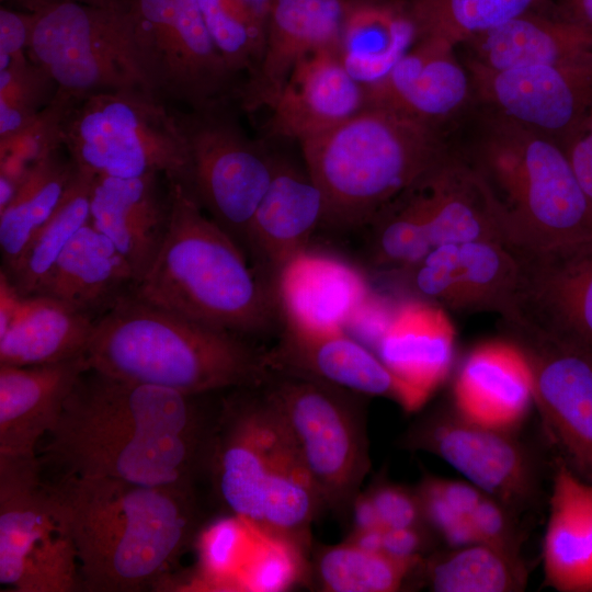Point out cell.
<instances>
[{"label":"cell","mask_w":592,"mask_h":592,"mask_svg":"<svg viewBox=\"0 0 592 592\" xmlns=\"http://www.w3.org/2000/svg\"><path fill=\"white\" fill-rule=\"evenodd\" d=\"M201 396L89 368L46 436L43 459L62 476L194 487L206 473L216 415Z\"/></svg>","instance_id":"1"},{"label":"cell","mask_w":592,"mask_h":592,"mask_svg":"<svg viewBox=\"0 0 592 592\" xmlns=\"http://www.w3.org/2000/svg\"><path fill=\"white\" fill-rule=\"evenodd\" d=\"M76 545L81 588L136 592L162 582L201 528L194 487L109 477L55 482Z\"/></svg>","instance_id":"2"},{"label":"cell","mask_w":592,"mask_h":592,"mask_svg":"<svg viewBox=\"0 0 592 592\" xmlns=\"http://www.w3.org/2000/svg\"><path fill=\"white\" fill-rule=\"evenodd\" d=\"M205 474L227 514L309 553L312 523L326 508L263 385L223 399Z\"/></svg>","instance_id":"3"},{"label":"cell","mask_w":592,"mask_h":592,"mask_svg":"<svg viewBox=\"0 0 592 592\" xmlns=\"http://www.w3.org/2000/svg\"><path fill=\"white\" fill-rule=\"evenodd\" d=\"M87 357L92 369L187 395L259 387L272 375L266 352L246 337L134 292L95 320Z\"/></svg>","instance_id":"4"},{"label":"cell","mask_w":592,"mask_h":592,"mask_svg":"<svg viewBox=\"0 0 592 592\" xmlns=\"http://www.w3.org/2000/svg\"><path fill=\"white\" fill-rule=\"evenodd\" d=\"M163 243L134 294L151 304L249 338L280 318L273 284L180 182Z\"/></svg>","instance_id":"5"},{"label":"cell","mask_w":592,"mask_h":592,"mask_svg":"<svg viewBox=\"0 0 592 592\" xmlns=\"http://www.w3.org/2000/svg\"><path fill=\"white\" fill-rule=\"evenodd\" d=\"M299 145L323 223L345 228L369 224L446 156L433 125L375 105Z\"/></svg>","instance_id":"6"},{"label":"cell","mask_w":592,"mask_h":592,"mask_svg":"<svg viewBox=\"0 0 592 592\" xmlns=\"http://www.w3.org/2000/svg\"><path fill=\"white\" fill-rule=\"evenodd\" d=\"M470 164L513 250L592 234V207L557 139L498 114Z\"/></svg>","instance_id":"7"},{"label":"cell","mask_w":592,"mask_h":592,"mask_svg":"<svg viewBox=\"0 0 592 592\" xmlns=\"http://www.w3.org/2000/svg\"><path fill=\"white\" fill-rule=\"evenodd\" d=\"M64 146L76 167L93 175L161 173L189 185V149L174 112L144 90L78 99L64 125Z\"/></svg>","instance_id":"8"},{"label":"cell","mask_w":592,"mask_h":592,"mask_svg":"<svg viewBox=\"0 0 592 592\" xmlns=\"http://www.w3.org/2000/svg\"><path fill=\"white\" fill-rule=\"evenodd\" d=\"M263 388L281 413L325 508L349 519L371 468L366 397L282 372H272Z\"/></svg>","instance_id":"9"},{"label":"cell","mask_w":592,"mask_h":592,"mask_svg":"<svg viewBox=\"0 0 592 592\" xmlns=\"http://www.w3.org/2000/svg\"><path fill=\"white\" fill-rule=\"evenodd\" d=\"M34 16L27 55L59 90L77 99L115 90L155 95L137 53L134 19L123 0L109 5L65 0Z\"/></svg>","instance_id":"10"},{"label":"cell","mask_w":592,"mask_h":592,"mask_svg":"<svg viewBox=\"0 0 592 592\" xmlns=\"http://www.w3.org/2000/svg\"><path fill=\"white\" fill-rule=\"evenodd\" d=\"M35 457L0 456V583L16 592L81 588L68 514Z\"/></svg>","instance_id":"11"},{"label":"cell","mask_w":592,"mask_h":592,"mask_svg":"<svg viewBox=\"0 0 592 592\" xmlns=\"http://www.w3.org/2000/svg\"><path fill=\"white\" fill-rule=\"evenodd\" d=\"M173 112L189 149L186 189L244 251L250 223L274 174L276 152L249 138L227 103Z\"/></svg>","instance_id":"12"},{"label":"cell","mask_w":592,"mask_h":592,"mask_svg":"<svg viewBox=\"0 0 592 592\" xmlns=\"http://www.w3.org/2000/svg\"><path fill=\"white\" fill-rule=\"evenodd\" d=\"M134 19L141 67L155 95L190 110L235 99V75L215 46L197 0H123Z\"/></svg>","instance_id":"13"},{"label":"cell","mask_w":592,"mask_h":592,"mask_svg":"<svg viewBox=\"0 0 592 592\" xmlns=\"http://www.w3.org/2000/svg\"><path fill=\"white\" fill-rule=\"evenodd\" d=\"M500 329L525 361L553 459L592 483V351L514 314L501 317Z\"/></svg>","instance_id":"14"},{"label":"cell","mask_w":592,"mask_h":592,"mask_svg":"<svg viewBox=\"0 0 592 592\" xmlns=\"http://www.w3.org/2000/svg\"><path fill=\"white\" fill-rule=\"evenodd\" d=\"M400 446L443 459L520 517L542 503L544 465L516 431L470 421L448 405L415 419Z\"/></svg>","instance_id":"15"},{"label":"cell","mask_w":592,"mask_h":592,"mask_svg":"<svg viewBox=\"0 0 592 592\" xmlns=\"http://www.w3.org/2000/svg\"><path fill=\"white\" fill-rule=\"evenodd\" d=\"M516 253L520 275L508 315L592 351V234Z\"/></svg>","instance_id":"16"},{"label":"cell","mask_w":592,"mask_h":592,"mask_svg":"<svg viewBox=\"0 0 592 592\" xmlns=\"http://www.w3.org/2000/svg\"><path fill=\"white\" fill-rule=\"evenodd\" d=\"M412 298L456 311L513 310L520 275L515 250L477 240L432 248L413 265L397 271Z\"/></svg>","instance_id":"17"},{"label":"cell","mask_w":592,"mask_h":592,"mask_svg":"<svg viewBox=\"0 0 592 592\" xmlns=\"http://www.w3.org/2000/svg\"><path fill=\"white\" fill-rule=\"evenodd\" d=\"M471 84L499 115L560 141L592 99V54L558 64L505 69L473 59Z\"/></svg>","instance_id":"18"},{"label":"cell","mask_w":592,"mask_h":592,"mask_svg":"<svg viewBox=\"0 0 592 592\" xmlns=\"http://www.w3.org/2000/svg\"><path fill=\"white\" fill-rule=\"evenodd\" d=\"M266 358L272 372L314 378L366 398H387L407 412L419 410L429 398L399 379L348 331L315 333L284 327Z\"/></svg>","instance_id":"19"},{"label":"cell","mask_w":592,"mask_h":592,"mask_svg":"<svg viewBox=\"0 0 592 592\" xmlns=\"http://www.w3.org/2000/svg\"><path fill=\"white\" fill-rule=\"evenodd\" d=\"M272 283L284 327L304 332L348 331L374 300L360 270L310 248L288 261Z\"/></svg>","instance_id":"20"},{"label":"cell","mask_w":592,"mask_h":592,"mask_svg":"<svg viewBox=\"0 0 592 592\" xmlns=\"http://www.w3.org/2000/svg\"><path fill=\"white\" fill-rule=\"evenodd\" d=\"M346 0H271L265 48L235 99L247 112L271 107L296 65L328 47L339 49Z\"/></svg>","instance_id":"21"},{"label":"cell","mask_w":592,"mask_h":592,"mask_svg":"<svg viewBox=\"0 0 592 592\" xmlns=\"http://www.w3.org/2000/svg\"><path fill=\"white\" fill-rule=\"evenodd\" d=\"M171 210V182L161 173L93 177L89 220L127 260L136 285L163 243Z\"/></svg>","instance_id":"22"},{"label":"cell","mask_w":592,"mask_h":592,"mask_svg":"<svg viewBox=\"0 0 592 592\" xmlns=\"http://www.w3.org/2000/svg\"><path fill=\"white\" fill-rule=\"evenodd\" d=\"M325 214L323 193L306 166L276 153L272 181L252 217L244 244L254 269L266 278L269 271L273 280L288 261L309 248Z\"/></svg>","instance_id":"23"},{"label":"cell","mask_w":592,"mask_h":592,"mask_svg":"<svg viewBox=\"0 0 592 592\" xmlns=\"http://www.w3.org/2000/svg\"><path fill=\"white\" fill-rule=\"evenodd\" d=\"M367 105L365 88L328 47L300 60L270 107V133L299 144L348 121Z\"/></svg>","instance_id":"24"},{"label":"cell","mask_w":592,"mask_h":592,"mask_svg":"<svg viewBox=\"0 0 592 592\" xmlns=\"http://www.w3.org/2000/svg\"><path fill=\"white\" fill-rule=\"evenodd\" d=\"M90 368L87 355L35 364H0V456L35 457L65 402Z\"/></svg>","instance_id":"25"},{"label":"cell","mask_w":592,"mask_h":592,"mask_svg":"<svg viewBox=\"0 0 592 592\" xmlns=\"http://www.w3.org/2000/svg\"><path fill=\"white\" fill-rule=\"evenodd\" d=\"M454 48L437 38L419 37L383 79L365 88L367 105L430 125L453 114L467 100L471 83Z\"/></svg>","instance_id":"26"},{"label":"cell","mask_w":592,"mask_h":592,"mask_svg":"<svg viewBox=\"0 0 592 592\" xmlns=\"http://www.w3.org/2000/svg\"><path fill=\"white\" fill-rule=\"evenodd\" d=\"M372 351L402 382L428 397L448 376L455 334L441 307L411 298L366 332Z\"/></svg>","instance_id":"27"},{"label":"cell","mask_w":592,"mask_h":592,"mask_svg":"<svg viewBox=\"0 0 592 592\" xmlns=\"http://www.w3.org/2000/svg\"><path fill=\"white\" fill-rule=\"evenodd\" d=\"M533 405L525 361L504 340L479 345L467 355L451 402L464 418L506 431H517Z\"/></svg>","instance_id":"28"},{"label":"cell","mask_w":592,"mask_h":592,"mask_svg":"<svg viewBox=\"0 0 592 592\" xmlns=\"http://www.w3.org/2000/svg\"><path fill=\"white\" fill-rule=\"evenodd\" d=\"M135 285L127 260L89 220L62 250L36 294L96 320Z\"/></svg>","instance_id":"29"},{"label":"cell","mask_w":592,"mask_h":592,"mask_svg":"<svg viewBox=\"0 0 592 592\" xmlns=\"http://www.w3.org/2000/svg\"><path fill=\"white\" fill-rule=\"evenodd\" d=\"M542 556L546 587L592 592V483L557 459H553Z\"/></svg>","instance_id":"30"},{"label":"cell","mask_w":592,"mask_h":592,"mask_svg":"<svg viewBox=\"0 0 592 592\" xmlns=\"http://www.w3.org/2000/svg\"><path fill=\"white\" fill-rule=\"evenodd\" d=\"M408 5L387 0H346L339 55L364 88L383 79L418 41Z\"/></svg>","instance_id":"31"},{"label":"cell","mask_w":592,"mask_h":592,"mask_svg":"<svg viewBox=\"0 0 592 592\" xmlns=\"http://www.w3.org/2000/svg\"><path fill=\"white\" fill-rule=\"evenodd\" d=\"M467 43L470 59L492 69L558 64L592 54V29L530 11Z\"/></svg>","instance_id":"32"},{"label":"cell","mask_w":592,"mask_h":592,"mask_svg":"<svg viewBox=\"0 0 592 592\" xmlns=\"http://www.w3.org/2000/svg\"><path fill=\"white\" fill-rule=\"evenodd\" d=\"M95 319L45 296H24L0 334V364L35 365L87 355Z\"/></svg>","instance_id":"33"},{"label":"cell","mask_w":592,"mask_h":592,"mask_svg":"<svg viewBox=\"0 0 592 592\" xmlns=\"http://www.w3.org/2000/svg\"><path fill=\"white\" fill-rule=\"evenodd\" d=\"M527 578L521 554L481 543L432 551L412 574L434 592H519Z\"/></svg>","instance_id":"34"},{"label":"cell","mask_w":592,"mask_h":592,"mask_svg":"<svg viewBox=\"0 0 592 592\" xmlns=\"http://www.w3.org/2000/svg\"><path fill=\"white\" fill-rule=\"evenodd\" d=\"M76 164L59 150L34 163L11 204L0 213V251L3 271L11 270L33 235L60 203Z\"/></svg>","instance_id":"35"},{"label":"cell","mask_w":592,"mask_h":592,"mask_svg":"<svg viewBox=\"0 0 592 592\" xmlns=\"http://www.w3.org/2000/svg\"><path fill=\"white\" fill-rule=\"evenodd\" d=\"M93 174L76 167V172L54 213L33 235L21 257L3 271L22 296L37 293L56 260L90 218Z\"/></svg>","instance_id":"36"},{"label":"cell","mask_w":592,"mask_h":592,"mask_svg":"<svg viewBox=\"0 0 592 592\" xmlns=\"http://www.w3.org/2000/svg\"><path fill=\"white\" fill-rule=\"evenodd\" d=\"M417 565L384 553L366 551L344 540L318 546L308 562L306 578L326 592H395L407 585Z\"/></svg>","instance_id":"37"},{"label":"cell","mask_w":592,"mask_h":592,"mask_svg":"<svg viewBox=\"0 0 592 592\" xmlns=\"http://www.w3.org/2000/svg\"><path fill=\"white\" fill-rule=\"evenodd\" d=\"M540 1L408 0L407 5L419 37H433L456 46L532 11Z\"/></svg>","instance_id":"38"},{"label":"cell","mask_w":592,"mask_h":592,"mask_svg":"<svg viewBox=\"0 0 592 592\" xmlns=\"http://www.w3.org/2000/svg\"><path fill=\"white\" fill-rule=\"evenodd\" d=\"M369 224L372 261L383 269L405 270L433 248L417 183L387 204Z\"/></svg>","instance_id":"39"},{"label":"cell","mask_w":592,"mask_h":592,"mask_svg":"<svg viewBox=\"0 0 592 592\" xmlns=\"http://www.w3.org/2000/svg\"><path fill=\"white\" fill-rule=\"evenodd\" d=\"M258 534L257 528L231 514L201 527L194 542L197 549V574L193 587L237 591L238 576Z\"/></svg>","instance_id":"40"},{"label":"cell","mask_w":592,"mask_h":592,"mask_svg":"<svg viewBox=\"0 0 592 592\" xmlns=\"http://www.w3.org/2000/svg\"><path fill=\"white\" fill-rule=\"evenodd\" d=\"M206 29L237 76L258 69L265 48L266 27L240 0H197Z\"/></svg>","instance_id":"41"},{"label":"cell","mask_w":592,"mask_h":592,"mask_svg":"<svg viewBox=\"0 0 592 592\" xmlns=\"http://www.w3.org/2000/svg\"><path fill=\"white\" fill-rule=\"evenodd\" d=\"M57 84L30 57L0 70V139L26 127L50 103Z\"/></svg>","instance_id":"42"},{"label":"cell","mask_w":592,"mask_h":592,"mask_svg":"<svg viewBox=\"0 0 592 592\" xmlns=\"http://www.w3.org/2000/svg\"><path fill=\"white\" fill-rule=\"evenodd\" d=\"M308 553L298 545L259 531L238 579L237 591L280 592L306 579Z\"/></svg>","instance_id":"43"},{"label":"cell","mask_w":592,"mask_h":592,"mask_svg":"<svg viewBox=\"0 0 592 592\" xmlns=\"http://www.w3.org/2000/svg\"><path fill=\"white\" fill-rule=\"evenodd\" d=\"M78 99L61 91L57 92L35 118L15 135L0 139V156L13 153L34 164L58 151L64 146V125Z\"/></svg>","instance_id":"44"},{"label":"cell","mask_w":592,"mask_h":592,"mask_svg":"<svg viewBox=\"0 0 592 592\" xmlns=\"http://www.w3.org/2000/svg\"><path fill=\"white\" fill-rule=\"evenodd\" d=\"M477 543L520 554L524 539L520 516L496 498L483 492L473 515Z\"/></svg>","instance_id":"45"},{"label":"cell","mask_w":592,"mask_h":592,"mask_svg":"<svg viewBox=\"0 0 592 592\" xmlns=\"http://www.w3.org/2000/svg\"><path fill=\"white\" fill-rule=\"evenodd\" d=\"M366 490L384 528L425 526L414 489L379 479Z\"/></svg>","instance_id":"46"},{"label":"cell","mask_w":592,"mask_h":592,"mask_svg":"<svg viewBox=\"0 0 592 592\" xmlns=\"http://www.w3.org/2000/svg\"><path fill=\"white\" fill-rule=\"evenodd\" d=\"M559 143L592 207V99L579 121Z\"/></svg>","instance_id":"47"},{"label":"cell","mask_w":592,"mask_h":592,"mask_svg":"<svg viewBox=\"0 0 592 592\" xmlns=\"http://www.w3.org/2000/svg\"><path fill=\"white\" fill-rule=\"evenodd\" d=\"M34 13L1 4L0 7V70L10 62L27 58Z\"/></svg>","instance_id":"48"},{"label":"cell","mask_w":592,"mask_h":592,"mask_svg":"<svg viewBox=\"0 0 592 592\" xmlns=\"http://www.w3.org/2000/svg\"><path fill=\"white\" fill-rule=\"evenodd\" d=\"M439 542L426 526L384 528L383 553L399 561L417 565Z\"/></svg>","instance_id":"49"},{"label":"cell","mask_w":592,"mask_h":592,"mask_svg":"<svg viewBox=\"0 0 592 592\" xmlns=\"http://www.w3.org/2000/svg\"><path fill=\"white\" fill-rule=\"evenodd\" d=\"M349 521L351 526L350 532L383 527L374 502L367 490L363 492L360 491L354 499L350 510Z\"/></svg>","instance_id":"50"},{"label":"cell","mask_w":592,"mask_h":592,"mask_svg":"<svg viewBox=\"0 0 592 592\" xmlns=\"http://www.w3.org/2000/svg\"><path fill=\"white\" fill-rule=\"evenodd\" d=\"M23 297L12 284L8 275L0 271V334H2L14 319Z\"/></svg>","instance_id":"51"},{"label":"cell","mask_w":592,"mask_h":592,"mask_svg":"<svg viewBox=\"0 0 592 592\" xmlns=\"http://www.w3.org/2000/svg\"><path fill=\"white\" fill-rule=\"evenodd\" d=\"M34 164L13 155L0 156V177H4L19 187L30 175Z\"/></svg>","instance_id":"52"},{"label":"cell","mask_w":592,"mask_h":592,"mask_svg":"<svg viewBox=\"0 0 592 592\" xmlns=\"http://www.w3.org/2000/svg\"><path fill=\"white\" fill-rule=\"evenodd\" d=\"M384 528L375 527L364 531L349 532L345 542L372 553H383Z\"/></svg>","instance_id":"53"},{"label":"cell","mask_w":592,"mask_h":592,"mask_svg":"<svg viewBox=\"0 0 592 592\" xmlns=\"http://www.w3.org/2000/svg\"><path fill=\"white\" fill-rule=\"evenodd\" d=\"M59 1H65V0H1V4L34 13L49 4H53ZM72 1L81 2L86 4H92V5H109V4L114 3L116 0H72Z\"/></svg>","instance_id":"54"},{"label":"cell","mask_w":592,"mask_h":592,"mask_svg":"<svg viewBox=\"0 0 592 592\" xmlns=\"http://www.w3.org/2000/svg\"><path fill=\"white\" fill-rule=\"evenodd\" d=\"M572 20L592 29V0H567Z\"/></svg>","instance_id":"55"},{"label":"cell","mask_w":592,"mask_h":592,"mask_svg":"<svg viewBox=\"0 0 592 592\" xmlns=\"http://www.w3.org/2000/svg\"><path fill=\"white\" fill-rule=\"evenodd\" d=\"M19 186L4 177H0V213L13 201Z\"/></svg>","instance_id":"56"},{"label":"cell","mask_w":592,"mask_h":592,"mask_svg":"<svg viewBox=\"0 0 592 592\" xmlns=\"http://www.w3.org/2000/svg\"><path fill=\"white\" fill-rule=\"evenodd\" d=\"M250 12L266 27V20L271 0H240Z\"/></svg>","instance_id":"57"}]
</instances>
